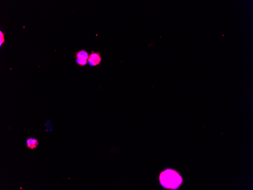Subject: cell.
<instances>
[{
	"label": "cell",
	"instance_id": "1",
	"mask_svg": "<svg viewBox=\"0 0 253 190\" xmlns=\"http://www.w3.org/2000/svg\"><path fill=\"white\" fill-rule=\"evenodd\" d=\"M159 180L161 185L166 189H178L183 182V178L179 172L171 168L166 169L160 173Z\"/></svg>",
	"mask_w": 253,
	"mask_h": 190
},
{
	"label": "cell",
	"instance_id": "2",
	"mask_svg": "<svg viewBox=\"0 0 253 190\" xmlns=\"http://www.w3.org/2000/svg\"><path fill=\"white\" fill-rule=\"evenodd\" d=\"M101 61L102 58L100 52L92 51L88 59L89 65L92 67H96L99 65Z\"/></svg>",
	"mask_w": 253,
	"mask_h": 190
},
{
	"label": "cell",
	"instance_id": "3",
	"mask_svg": "<svg viewBox=\"0 0 253 190\" xmlns=\"http://www.w3.org/2000/svg\"><path fill=\"white\" fill-rule=\"evenodd\" d=\"M27 147L30 150L36 149L39 145L38 140L34 138H28L26 141Z\"/></svg>",
	"mask_w": 253,
	"mask_h": 190
},
{
	"label": "cell",
	"instance_id": "4",
	"mask_svg": "<svg viewBox=\"0 0 253 190\" xmlns=\"http://www.w3.org/2000/svg\"><path fill=\"white\" fill-rule=\"evenodd\" d=\"M89 55L88 52L85 50L82 49L76 52L75 58H80L88 60Z\"/></svg>",
	"mask_w": 253,
	"mask_h": 190
},
{
	"label": "cell",
	"instance_id": "5",
	"mask_svg": "<svg viewBox=\"0 0 253 190\" xmlns=\"http://www.w3.org/2000/svg\"><path fill=\"white\" fill-rule=\"evenodd\" d=\"M76 58V62L77 63L78 65L81 66V67H84V66L86 65L87 63H88V60L80 58Z\"/></svg>",
	"mask_w": 253,
	"mask_h": 190
},
{
	"label": "cell",
	"instance_id": "6",
	"mask_svg": "<svg viewBox=\"0 0 253 190\" xmlns=\"http://www.w3.org/2000/svg\"><path fill=\"white\" fill-rule=\"evenodd\" d=\"M5 40L4 34L2 31H0V46H1L2 44L5 42Z\"/></svg>",
	"mask_w": 253,
	"mask_h": 190
}]
</instances>
